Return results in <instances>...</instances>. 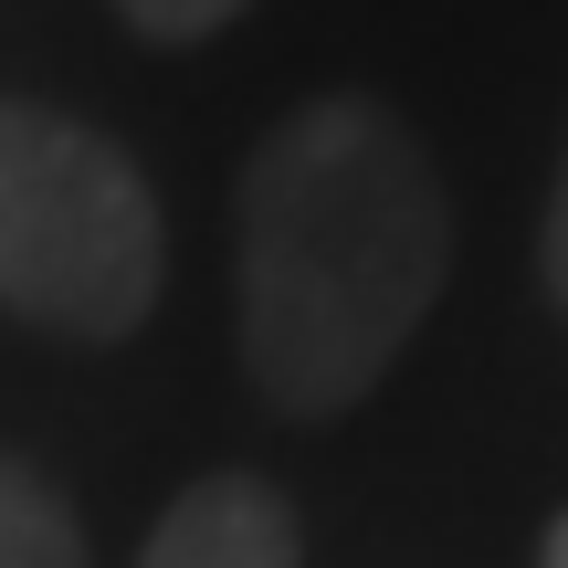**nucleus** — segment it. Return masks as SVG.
I'll return each mask as SVG.
<instances>
[{
  "label": "nucleus",
  "instance_id": "1",
  "mask_svg": "<svg viewBox=\"0 0 568 568\" xmlns=\"http://www.w3.org/2000/svg\"><path fill=\"white\" fill-rule=\"evenodd\" d=\"M453 274V201L422 126L316 95L243 169V368L284 422H337L400 368Z\"/></svg>",
  "mask_w": 568,
  "mask_h": 568
},
{
  "label": "nucleus",
  "instance_id": "3",
  "mask_svg": "<svg viewBox=\"0 0 568 568\" xmlns=\"http://www.w3.org/2000/svg\"><path fill=\"white\" fill-rule=\"evenodd\" d=\"M138 568H305V537L264 474H201L169 495Z\"/></svg>",
  "mask_w": 568,
  "mask_h": 568
},
{
  "label": "nucleus",
  "instance_id": "7",
  "mask_svg": "<svg viewBox=\"0 0 568 568\" xmlns=\"http://www.w3.org/2000/svg\"><path fill=\"white\" fill-rule=\"evenodd\" d=\"M537 568H568V516L548 527V548H537Z\"/></svg>",
  "mask_w": 568,
  "mask_h": 568
},
{
  "label": "nucleus",
  "instance_id": "6",
  "mask_svg": "<svg viewBox=\"0 0 568 568\" xmlns=\"http://www.w3.org/2000/svg\"><path fill=\"white\" fill-rule=\"evenodd\" d=\"M537 274H548V305L568 316V148H558V190H548V222H537Z\"/></svg>",
  "mask_w": 568,
  "mask_h": 568
},
{
  "label": "nucleus",
  "instance_id": "2",
  "mask_svg": "<svg viewBox=\"0 0 568 568\" xmlns=\"http://www.w3.org/2000/svg\"><path fill=\"white\" fill-rule=\"evenodd\" d=\"M169 284L159 201L105 126L42 95H0V316L74 347H116Z\"/></svg>",
  "mask_w": 568,
  "mask_h": 568
},
{
  "label": "nucleus",
  "instance_id": "4",
  "mask_svg": "<svg viewBox=\"0 0 568 568\" xmlns=\"http://www.w3.org/2000/svg\"><path fill=\"white\" fill-rule=\"evenodd\" d=\"M0 568H84V527L21 453H0Z\"/></svg>",
  "mask_w": 568,
  "mask_h": 568
},
{
  "label": "nucleus",
  "instance_id": "5",
  "mask_svg": "<svg viewBox=\"0 0 568 568\" xmlns=\"http://www.w3.org/2000/svg\"><path fill=\"white\" fill-rule=\"evenodd\" d=\"M253 0H116V21L126 32H148V42H211L222 21H243Z\"/></svg>",
  "mask_w": 568,
  "mask_h": 568
}]
</instances>
